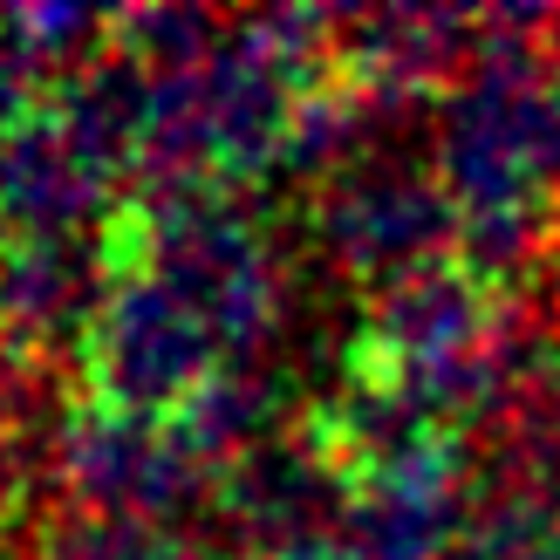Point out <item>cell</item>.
<instances>
[{
    "label": "cell",
    "mask_w": 560,
    "mask_h": 560,
    "mask_svg": "<svg viewBox=\"0 0 560 560\" xmlns=\"http://www.w3.org/2000/svg\"><path fill=\"white\" fill-rule=\"evenodd\" d=\"M90 355H96V383L109 404L124 410H178L206 376H219V328L191 307L185 294H172L151 267H130L109 280V294L96 307L90 328Z\"/></svg>",
    "instance_id": "7a4b0ae2"
},
{
    "label": "cell",
    "mask_w": 560,
    "mask_h": 560,
    "mask_svg": "<svg viewBox=\"0 0 560 560\" xmlns=\"http://www.w3.org/2000/svg\"><path fill=\"white\" fill-rule=\"evenodd\" d=\"M55 465H62V486L82 506V520L164 526L172 513L199 506L206 492V458H191L172 424L124 404L75 410L55 444Z\"/></svg>",
    "instance_id": "3957f363"
},
{
    "label": "cell",
    "mask_w": 560,
    "mask_h": 560,
    "mask_svg": "<svg viewBox=\"0 0 560 560\" xmlns=\"http://www.w3.org/2000/svg\"><path fill=\"white\" fill-rule=\"evenodd\" d=\"M42 560H206V547L144 520H69Z\"/></svg>",
    "instance_id": "4fadbf2b"
},
{
    "label": "cell",
    "mask_w": 560,
    "mask_h": 560,
    "mask_svg": "<svg viewBox=\"0 0 560 560\" xmlns=\"http://www.w3.org/2000/svg\"><path fill=\"white\" fill-rule=\"evenodd\" d=\"M479 21L452 8H376L342 14V55L355 69V90L376 103H417L452 69H471Z\"/></svg>",
    "instance_id": "52a82bcc"
},
{
    "label": "cell",
    "mask_w": 560,
    "mask_h": 560,
    "mask_svg": "<svg viewBox=\"0 0 560 560\" xmlns=\"http://www.w3.org/2000/svg\"><path fill=\"white\" fill-rule=\"evenodd\" d=\"M540 14H486L438 124V185L458 212H540L560 191V75L534 48Z\"/></svg>",
    "instance_id": "6da1fadb"
},
{
    "label": "cell",
    "mask_w": 560,
    "mask_h": 560,
    "mask_svg": "<svg viewBox=\"0 0 560 560\" xmlns=\"http://www.w3.org/2000/svg\"><path fill=\"white\" fill-rule=\"evenodd\" d=\"M342 486H349V471H342V452L328 438H267L233 465L226 513L240 520V534L254 547L280 553V547L328 534L342 520L349 499H335Z\"/></svg>",
    "instance_id": "8992f818"
},
{
    "label": "cell",
    "mask_w": 560,
    "mask_h": 560,
    "mask_svg": "<svg viewBox=\"0 0 560 560\" xmlns=\"http://www.w3.org/2000/svg\"><path fill=\"white\" fill-rule=\"evenodd\" d=\"M103 294L109 280L96 273L82 240H14L0 254V335L21 349L96 328Z\"/></svg>",
    "instance_id": "9c48e42d"
},
{
    "label": "cell",
    "mask_w": 560,
    "mask_h": 560,
    "mask_svg": "<svg viewBox=\"0 0 560 560\" xmlns=\"http://www.w3.org/2000/svg\"><path fill=\"white\" fill-rule=\"evenodd\" d=\"M109 35H117V55L158 62L164 75H178V69L212 62V48L226 42V21H212L199 8H137V14L109 21Z\"/></svg>",
    "instance_id": "7c38bea8"
},
{
    "label": "cell",
    "mask_w": 560,
    "mask_h": 560,
    "mask_svg": "<svg viewBox=\"0 0 560 560\" xmlns=\"http://www.w3.org/2000/svg\"><path fill=\"white\" fill-rule=\"evenodd\" d=\"M0 27H8V42L27 55V69H55V62H96V42L109 35V21L82 14V8H14L0 14Z\"/></svg>",
    "instance_id": "5bb4252c"
},
{
    "label": "cell",
    "mask_w": 560,
    "mask_h": 560,
    "mask_svg": "<svg viewBox=\"0 0 560 560\" xmlns=\"http://www.w3.org/2000/svg\"><path fill=\"white\" fill-rule=\"evenodd\" d=\"M465 526V452L444 438H417L410 452L362 465V486L335 534L349 560H444Z\"/></svg>",
    "instance_id": "5b68a950"
},
{
    "label": "cell",
    "mask_w": 560,
    "mask_h": 560,
    "mask_svg": "<svg viewBox=\"0 0 560 560\" xmlns=\"http://www.w3.org/2000/svg\"><path fill=\"white\" fill-rule=\"evenodd\" d=\"M553 246H560V219H553Z\"/></svg>",
    "instance_id": "d6986e66"
},
{
    "label": "cell",
    "mask_w": 560,
    "mask_h": 560,
    "mask_svg": "<svg viewBox=\"0 0 560 560\" xmlns=\"http://www.w3.org/2000/svg\"><path fill=\"white\" fill-rule=\"evenodd\" d=\"M27 90H35V69H27V55L8 42V27H0V137H8L14 124H27V117H21Z\"/></svg>",
    "instance_id": "2e32d148"
},
{
    "label": "cell",
    "mask_w": 560,
    "mask_h": 560,
    "mask_svg": "<svg viewBox=\"0 0 560 560\" xmlns=\"http://www.w3.org/2000/svg\"><path fill=\"white\" fill-rule=\"evenodd\" d=\"M452 560H560V553H553V534H547V520H540V513L492 506V513L458 540Z\"/></svg>",
    "instance_id": "9a60e30c"
},
{
    "label": "cell",
    "mask_w": 560,
    "mask_h": 560,
    "mask_svg": "<svg viewBox=\"0 0 560 560\" xmlns=\"http://www.w3.org/2000/svg\"><path fill=\"white\" fill-rule=\"evenodd\" d=\"M273 404H280V383L273 376H254V370H219L206 376L191 397L164 417V424L178 431V444L191 458H226V452H254L267 444V424H273Z\"/></svg>",
    "instance_id": "8fae6325"
},
{
    "label": "cell",
    "mask_w": 560,
    "mask_h": 560,
    "mask_svg": "<svg viewBox=\"0 0 560 560\" xmlns=\"http://www.w3.org/2000/svg\"><path fill=\"white\" fill-rule=\"evenodd\" d=\"M452 233H458L452 191L397 158H362L322 191V240L349 273L397 280L424 267Z\"/></svg>",
    "instance_id": "277c9868"
},
{
    "label": "cell",
    "mask_w": 560,
    "mask_h": 560,
    "mask_svg": "<svg viewBox=\"0 0 560 560\" xmlns=\"http://www.w3.org/2000/svg\"><path fill=\"white\" fill-rule=\"evenodd\" d=\"M0 560H14V553H8V547H0Z\"/></svg>",
    "instance_id": "ffe728a7"
},
{
    "label": "cell",
    "mask_w": 560,
    "mask_h": 560,
    "mask_svg": "<svg viewBox=\"0 0 560 560\" xmlns=\"http://www.w3.org/2000/svg\"><path fill=\"white\" fill-rule=\"evenodd\" d=\"M553 553H560V534H553Z\"/></svg>",
    "instance_id": "44dd1931"
},
{
    "label": "cell",
    "mask_w": 560,
    "mask_h": 560,
    "mask_svg": "<svg viewBox=\"0 0 560 560\" xmlns=\"http://www.w3.org/2000/svg\"><path fill=\"white\" fill-rule=\"evenodd\" d=\"M55 124H62V137L75 144V158L109 185L117 172H130V164L144 158V130H151V82H144V69L109 48L103 62L69 75Z\"/></svg>",
    "instance_id": "30bf717a"
},
{
    "label": "cell",
    "mask_w": 560,
    "mask_h": 560,
    "mask_svg": "<svg viewBox=\"0 0 560 560\" xmlns=\"http://www.w3.org/2000/svg\"><path fill=\"white\" fill-rule=\"evenodd\" d=\"M103 178L75 158L55 117H27L0 137V226L21 240H75L96 219Z\"/></svg>",
    "instance_id": "ba28073f"
},
{
    "label": "cell",
    "mask_w": 560,
    "mask_h": 560,
    "mask_svg": "<svg viewBox=\"0 0 560 560\" xmlns=\"http://www.w3.org/2000/svg\"><path fill=\"white\" fill-rule=\"evenodd\" d=\"M273 560H349V547H342V534H307V540H294V547H280Z\"/></svg>",
    "instance_id": "e0dca14e"
},
{
    "label": "cell",
    "mask_w": 560,
    "mask_h": 560,
    "mask_svg": "<svg viewBox=\"0 0 560 560\" xmlns=\"http://www.w3.org/2000/svg\"><path fill=\"white\" fill-rule=\"evenodd\" d=\"M547 62H553V75H560V14L547 21Z\"/></svg>",
    "instance_id": "ac0fdd59"
}]
</instances>
